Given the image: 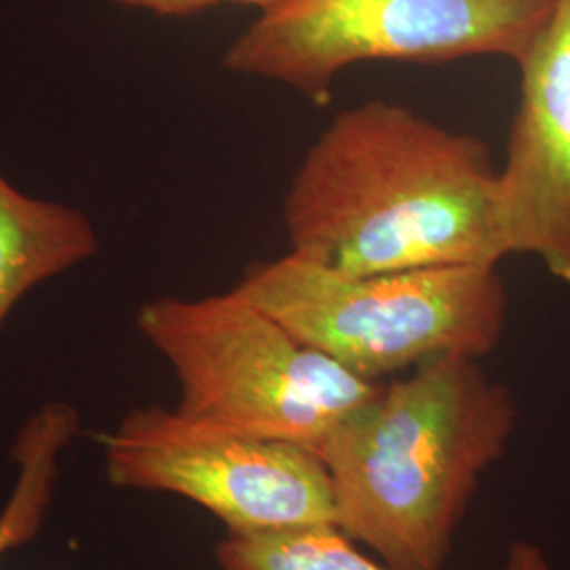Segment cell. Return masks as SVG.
<instances>
[{
	"instance_id": "6da1fadb",
	"label": "cell",
	"mask_w": 570,
	"mask_h": 570,
	"mask_svg": "<svg viewBox=\"0 0 570 570\" xmlns=\"http://www.w3.org/2000/svg\"><path fill=\"white\" fill-rule=\"evenodd\" d=\"M489 146L387 100L338 112L284 202L289 254L348 275L499 265Z\"/></svg>"
},
{
	"instance_id": "7a4b0ae2",
	"label": "cell",
	"mask_w": 570,
	"mask_h": 570,
	"mask_svg": "<svg viewBox=\"0 0 570 570\" xmlns=\"http://www.w3.org/2000/svg\"><path fill=\"white\" fill-rule=\"evenodd\" d=\"M518 425L510 387L480 360L442 355L383 383L320 456L336 527L397 570H442L484 473Z\"/></svg>"
},
{
	"instance_id": "3957f363",
	"label": "cell",
	"mask_w": 570,
	"mask_h": 570,
	"mask_svg": "<svg viewBox=\"0 0 570 570\" xmlns=\"http://www.w3.org/2000/svg\"><path fill=\"white\" fill-rule=\"evenodd\" d=\"M235 289L301 343L366 381L442 355L482 360L508 324L497 265L348 275L287 254L249 266Z\"/></svg>"
},
{
	"instance_id": "277c9868",
	"label": "cell",
	"mask_w": 570,
	"mask_h": 570,
	"mask_svg": "<svg viewBox=\"0 0 570 570\" xmlns=\"http://www.w3.org/2000/svg\"><path fill=\"white\" fill-rule=\"evenodd\" d=\"M136 326L174 370L180 414L313 452L383 387L301 343L239 289L148 301Z\"/></svg>"
},
{
	"instance_id": "5b68a950",
	"label": "cell",
	"mask_w": 570,
	"mask_h": 570,
	"mask_svg": "<svg viewBox=\"0 0 570 570\" xmlns=\"http://www.w3.org/2000/svg\"><path fill=\"white\" fill-rule=\"evenodd\" d=\"M558 0H279L223 56L226 70L282 82L313 102L353 63H446L497 56L518 66Z\"/></svg>"
},
{
	"instance_id": "8992f818",
	"label": "cell",
	"mask_w": 570,
	"mask_h": 570,
	"mask_svg": "<svg viewBox=\"0 0 570 570\" xmlns=\"http://www.w3.org/2000/svg\"><path fill=\"white\" fill-rule=\"evenodd\" d=\"M117 489L167 492L216 515L228 534L336 524L322 456L188 419L176 407H136L98 438Z\"/></svg>"
},
{
	"instance_id": "52a82bcc",
	"label": "cell",
	"mask_w": 570,
	"mask_h": 570,
	"mask_svg": "<svg viewBox=\"0 0 570 570\" xmlns=\"http://www.w3.org/2000/svg\"><path fill=\"white\" fill-rule=\"evenodd\" d=\"M520 106L497 174L492 226L503 256H537L570 284V0L520 61Z\"/></svg>"
},
{
	"instance_id": "ba28073f",
	"label": "cell",
	"mask_w": 570,
	"mask_h": 570,
	"mask_svg": "<svg viewBox=\"0 0 570 570\" xmlns=\"http://www.w3.org/2000/svg\"><path fill=\"white\" fill-rule=\"evenodd\" d=\"M98 252V230L82 209L30 197L0 171V326L28 292Z\"/></svg>"
},
{
	"instance_id": "9c48e42d",
	"label": "cell",
	"mask_w": 570,
	"mask_h": 570,
	"mask_svg": "<svg viewBox=\"0 0 570 570\" xmlns=\"http://www.w3.org/2000/svg\"><path fill=\"white\" fill-rule=\"evenodd\" d=\"M79 412L66 402H49L32 414L13 442L18 482L0 511V558L32 541L39 532L58 480V459L79 433Z\"/></svg>"
},
{
	"instance_id": "30bf717a",
	"label": "cell",
	"mask_w": 570,
	"mask_h": 570,
	"mask_svg": "<svg viewBox=\"0 0 570 570\" xmlns=\"http://www.w3.org/2000/svg\"><path fill=\"white\" fill-rule=\"evenodd\" d=\"M220 570H397L357 550L336 524L228 534L216 546Z\"/></svg>"
},
{
	"instance_id": "8fae6325",
	"label": "cell",
	"mask_w": 570,
	"mask_h": 570,
	"mask_svg": "<svg viewBox=\"0 0 570 570\" xmlns=\"http://www.w3.org/2000/svg\"><path fill=\"white\" fill-rule=\"evenodd\" d=\"M112 2L127 9L148 11L164 18H186L220 4H245V7H256L258 11H266L279 0H112Z\"/></svg>"
},
{
	"instance_id": "7c38bea8",
	"label": "cell",
	"mask_w": 570,
	"mask_h": 570,
	"mask_svg": "<svg viewBox=\"0 0 570 570\" xmlns=\"http://www.w3.org/2000/svg\"><path fill=\"white\" fill-rule=\"evenodd\" d=\"M501 570H556L550 556L537 543L530 541H513Z\"/></svg>"
}]
</instances>
